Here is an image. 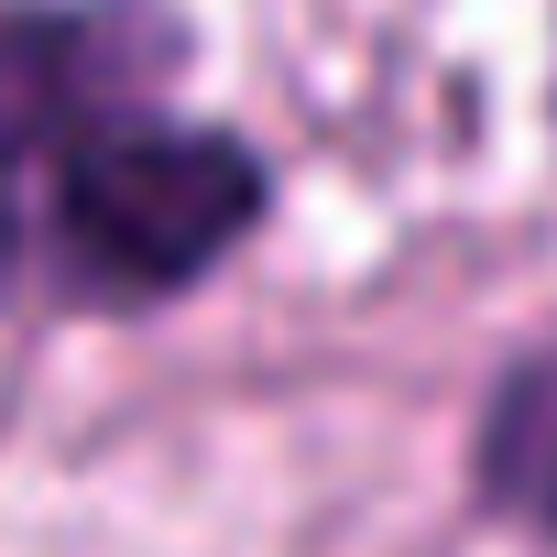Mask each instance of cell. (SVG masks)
Masks as SVG:
<instances>
[{
    "label": "cell",
    "mask_w": 557,
    "mask_h": 557,
    "mask_svg": "<svg viewBox=\"0 0 557 557\" xmlns=\"http://www.w3.org/2000/svg\"><path fill=\"white\" fill-rule=\"evenodd\" d=\"M459 492L492 535L557 557V318L513 339L459 426Z\"/></svg>",
    "instance_id": "obj_3"
},
{
    "label": "cell",
    "mask_w": 557,
    "mask_h": 557,
    "mask_svg": "<svg viewBox=\"0 0 557 557\" xmlns=\"http://www.w3.org/2000/svg\"><path fill=\"white\" fill-rule=\"evenodd\" d=\"M273 153L240 121H197L175 99L55 132L0 164V307L143 329L273 230Z\"/></svg>",
    "instance_id": "obj_1"
},
{
    "label": "cell",
    "mask_w": 557,
    "mask_h": 557,
    "mask_svg": "<svg viewBox=\"0 0 557 557\" xmlns=\"http://www.w3.org/2000/svg\"><path fill=\"white\" fill-rule=\"evenodd\" d=\"M197 66L186 0H0V164L77 121L175 99Z\"/></svg>",
    "instance_id": "obj_2"
}]
</instances>
